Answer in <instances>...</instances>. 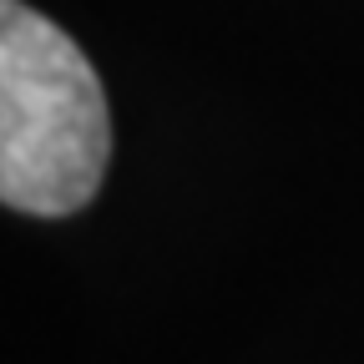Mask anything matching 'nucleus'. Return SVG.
I'll use <instances>...</instances> for the list:
<instances>
[{
	"label": "nucleus",
	"instance_id": "nucleus-1",
	"mask_svg": "<svg viewBox=\"0 0 364 364\" xmlns=\"http://www.w3.org/2000/svg\"><path fill=\"white\" fill-rule=\"evenodd\" d=\"M107 157V91L81 46L41 11L0 0V203L71 218L97 198Z\"/></svg>",
	"mask_w": 364,
	"mask_h": 364
}]
</instances>
